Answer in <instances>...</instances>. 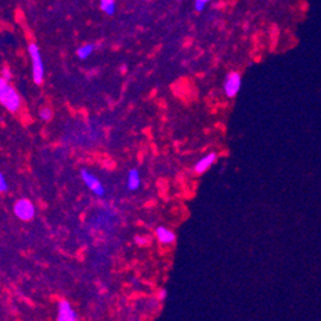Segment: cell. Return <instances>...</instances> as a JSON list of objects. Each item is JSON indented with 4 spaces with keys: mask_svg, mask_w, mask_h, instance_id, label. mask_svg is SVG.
<instances>
[{
    "mask_svg": "<svg viewBox=\"0 0 321 321\" xmlns=\"http://www.w3.org/2000/svg\"><path fill=\"white\" fill-rule=\"evenodd\" d=\"M8 191V182L4 174L0 172V192H7Z\"/></svg>",
    "mask_w": 321,
    "mask_h": 321,
    "instance_id": "14",
    "label": "cell"
},
{
    "mask_svg": "<svg viewBox=\"0 0 321 321\" xmlns=\"http://www.w3.org/2000/svg\"><path fill=\"white\" fill-rule=\"evenodd\" d=\"M100 8L107 16H114L117 12L115 0H100Z\"/></svg>",
    "mask_w": 321,
    "mask_h": 321,
    "instance_id": "10",
    "label": "cell"
},
{
    "mask_svg": "<svg viewBox=\"0 0 321 321\" xmlns=\"http://www.w3.org/2000/svg\"><path fill=\"white\" fill-rule=\"evenodd\" d=\"M28 55L31 59L32 66V78L36 85H41L44 81V76H45V67H44V62H42L41 53L38 46L32 42L28 45Z\"/></svg>",
    "mask_w": 321,
    "mask_h": 321,
    "instance_id": "2",
    "label": "cell"
},
{
    "mask_svg": "<svg viewBox=\"0 0 321 321\" xmlns=\"http://www.w3.org/2000/svg\"><path fill=\"white\" fill-rule=\"evenodd\" d=\"M93 50H95V45H93V44H85V45L78 48V50H77V56H78L81 60H86L89 56H91Z\"/></svg>",
    "mask_w": 321,
    "mask_h": 321,
    "instance_id": "11",
    "label": "cell"
},
{
    "mask_svg": "<svg viewBox=\"0 0 321 321\" xmlns=\"http://www.w3.org/2000/svg\"><path fill=\"white\" fill-rule=\"evenodd\" d=\"M81 178H82L83 183L86 184L87 188H89L92 194H95L99 197H103L104 195H105V188H104L100 179H99L95 174H92V173L89 172L87 169H82L81 170Z\"/></svg>",
    "mask_w": 321,
    "mask_h": 321,
    "instance_id": "5",
    "label": "cell"
},
{
    "mask_svg": "<svg viewBox=\"0 0 321 321\" xmlns=\"http://www.w3.org/2000/svg\"><path fill=\"white\" fill-rule=\"evenodd\" d=\"M141 186V176L137 169H131L127 176V187L129 191H137Z\"/></svg>",
    "mask_w": 321,
    "mask_h": 321,
    "instance_id": "9",
    "label": "cell"
},
{
    "mask_svg": "<svg viewBox=\"0 0 321 321\" xmlns=\"http://www.w3.org/2000/svg\"><path fill=\"white\" fill-rule=\"evenodd\" d=\"M1 77H3L4 80L11 81L12 80V72L8 68H4L3 72H1Z\"/></svg>",
    "mask_w": 321,
    "mask_h": 321,
    "instance_id": "15",
    "label": "cell"
},
{
    "mask_svg": "<svg viewBox=\"0 0 321 321\" xmlns=\"http://www.w3.org/2000/svg\"><path fill=\"white\" fill-rule=\"evenodd\" d=\"M216 160H218V154L216 152H209L207 155L202 156L200 160H197L194 166V172L196 174H204L214 165Z\"/></svg>",
    "mask_w": 321,
    "mask_h": 321,
    "instance_id": "7",
    "label": "cell"
},
{
    "mask_svg": "<svg viewBox=\"0 0 321 321\" xmlns=\"http://www.w3.org/2000/svg\"><path fill=\"white\" fill-rule=\"evenodd\" d=\"M78 319L77 312L73 310L72 304L69 303L68 301L63 300L58 303V316L56 320L58 321H76Z\"/></svg>",
    "mask_w": 321,
    "mask_h": 321,
    "instance_id": "6",
    "label": "cell"
},
{
    "mask_svg": "<svg viewBox=\"0 0 321 321\" xmlns=\"http://www.w3.org/2000/svg\"><path fill=\"white\" fill-rule=\"evenodd\" d=\"M158 298H159L160 301H164L166 298V290L165 289H160L159 292H158Z\"/></svg>",
    "mask_w": 321,
    "mask_h": 321,
    "instance_id": "16",
    "label": "cell"
},
{
    "mask_svg": "<svg viewBox=\"0 0 321 321\" xmlns=\"http://www.w3.org/2000/svg\"><path fill=\"white\" fill-rule=\"evenodd\" d=\"M155 235L158 241L162 245H172L176 242V234L174 232L170 231V229L165 228V227H158L155 229Z\"/></svg>",
    "mask_w": 321,
    "mask_h": 321,
    "instance_id": "8",
    "label": "cell"
},
{
    "mask_svg": "<svg viewBox=\"0 0 321 321\" xmlns=\"http://www.w3.org/2000/svg\"><path fill=\"white\" fill-rule=\"evenodd\" d=\"M38 115H40V118H41V121L49 122L53 119V117H54V113H53V110L50 109V107H41V110H40Z\"/></svg>",
    "mask_w": 321,
    "mask_h": 321,
    "instance_id": "12",
    "label": "cell"
},
{
    "mask_svg": "<svg viewBox=\"0 0 321 321\" xmlns=\"http://www.w3.org/2000/svg\"><path fill=\"white\" fill-rule=\"evenodd\" d=\"M242 89V76L237 71H231L227 73V76L223 82V90H224L225 96L228 99H234L239 93Z\"/></svg>",
    "mask_w": 321,
    "mask_h": 321,
    "instance_id": "3",
    "label": "cell"
},
{
    "mask_svg": "<svg viewBox=\"0 0 321 321\" xmlns=\"http://www.w3.org/2000/svg\"><path fill=\"white\" fill-rule=\"evenodd\" d=\"M149 239L143 238V237H136V242H137L138 245H146Z\"/></svg>",
    "mask_w": 321,
    "mask_h": 321,
    "instance_id": "17",
    "label": "cell"
},
{
    "mask_svg": "<svg viewBox=\"0 0 321 321\" xmlns=\"http://www.w3.org/2000/svg\"><path fill=\"white\" fill-rule=\"evenodd\" d=\"M211 0H195V9L197 12H202Z\"/></svg>",
    "mask_w": 321,
    "mask_h": 321,
    "instance_id": "13",
    "label": "cell"
},
{
    "mask_svg": "<svg viewBox=\"0 0 321 321\" xmlns=\"http://www.w3.org/2000/svg\"><path fill=\"white\" fill-rule=\"evenodd\" d=\"M0 104L11 113L19 110L22 104L19 93L14 90L13 86H11L9 81L4 80L1 76H0Z\"/></svg>",
    "mask_w": 321,
    "mask_h": 321,
    "instance_id": "1",
    "label": "cell"
},
{
    "mask_svg": "<svg viewBox=\"0 0 321 321\" xmlns=\"http://www.w3.org/2000/svg\"><path fill=\"white\" fill-rule=\"evenodd\" d=\"M13 211L18 219L23 221H30L35 218L36 209L35 205L28 198H21L18 200L13 206Z\"/></svg>",
    "mask_w": 321,
    "mask_h": 321,
    "instance_id": "4",
    "label": "cell"
}]
</instances>
